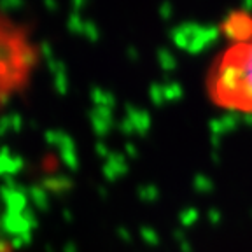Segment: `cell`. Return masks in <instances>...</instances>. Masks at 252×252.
I'll list each match as a JSON object with an SVG mask.
<instances>
[{
    "label": "cell",
    "mask_w": 252,
    "mask_h": 252,
    "mask_svg": "<svg viewBox=\"0 0 252 252\" xmlns=\"http://www.w3.org/2000/svg\"><path fill=\"white\" fill-rule=\"evenodd\" d=\"M37 62L39 49L28 28L0 9V107L27 90Z\"/></svg>",
    "instance_id": "6da1fadb"
},
{
    "label": "cell",
    "mask_w": 252,
    "mask_h": 252,
    "mask_svg": "<svg viewBox=\"0 0 252 252\" xmlns=\"http://www.w3.org/2000/svg\"><path fill=\"white\" fill-rule=\"evenodd\" d=\"M209 93L217 105L252 112V37L235 40L210 68Z\"/></svg>",
    "instance_id": "7a4b0ae2"
},
{
    "label": "cell",
    "mask_w": 252,
    "mask_h": 252,
    "mask_svg": "<svg viewBox=\"0 0 252 252\" xmlns=\"http://www.w3.org/2000/svg\"><path fill=\"white\" fill-rule=\"evenodd\" d=\"M0 252H14V245L0 228Z\"/></svg>",
    "instance_id": "3957f363"
}]
</instances>
